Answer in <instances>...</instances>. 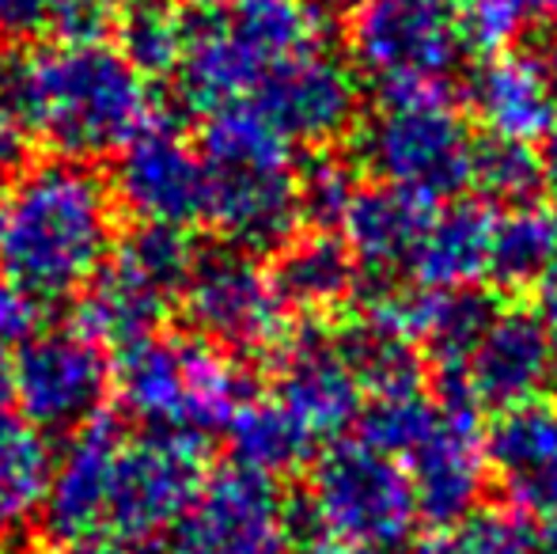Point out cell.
Instances as JSON below:
<instances>
[{
  "mask_svg": "<svg viewBox=\"0 0 557 554\" xmlns=\"http://www.w3.org/2000/svg\"><path fill=\"white\" fill-rule=\"evenodd\" d=\"M459 384L470 392L478 407H516L543 392V384L554 377V331L539 311L512 304V308L493 311L482 338L474 342L467 365L459 372Z\"/></svg>",
  "mask_w": 557,
  "mask_h": 554,
  "instance_id": "cell-15",
  "label": "cell"
},
{
  "mask_svg": "<svg viewBox=\"0 0 557 554\" xmlns=\"http://www.w3.org/2000/svg\"><path fill=\"white\" fill-rule=\"evenodd\" d=\"M485 464L528 517H557V403L528 399L497 410L485 433Z\"/></svg>",
  "mask_w": 557,
  "mask_h": 554,
  "instance_id": "cell-18",
  "label": "cell"
},
{
  "mask_svg": "<svg viewBox=\"0 0 557 554\" xmlns=\"http://www.w3.org/2000/svg\"><path fill=\"white\" fill-rule=\"evenodd\" d=\"M474 137L444 88L391 91L357 130L360 168L421 198H451L474 178Z\"/></svg>",
  "mask_w": 557,
  "mask_h": 554,
  "instance_id": "cell-5",
  "label": "cell"
},
{
  "mask_svg": "<svg viewBox=\"0 0 557 554\" xmlns=\"http://www.w3.org/2000/svg\"><path fill=\"white\" fill-rule=\"evenodd\" d=\"M183 304L194 331L227 354H270L288 338V308L270 270L239 247L198 255L183 285Z\"/></svg>",
  "mask_w": 557,
  "mask_h": 554,
  "instance_id": "cell-9",
  "label": "cell"
},
{
  "mask_svg": "<svg viewBox=\"0 0 557 554\" xmlns=\"http://www.w3.org/2000/svg\"><path fill=\"white\" fill-rule=\"evenodd\" d=\"M117 392L133 418L152 429H224L247 399L235 361L206 338H145L122 349Z\"/></svg>",
  "mask_w": 557,
  "mask_h": 554,
  "instance_id": "cell-6",
  "label": "cell"
},
{
  "mask_svg": "<svg viewBox=\"0 0 557 554\" xmlns=\"http://www.w3.org/2000/svg\"><path fill=\"white\" fill-rule=\"evenodd\" d=\"M554 217H557V213H554Z\"/></svg>",
  "mask_w": 557,
  "mask_h": 554,
  "instance_id": "cell-51",
  "label": "cell"
},
{
  "mask_svg": "<svg viewBox=\"0 0 557 554\" xmlns=\"http://www.w3.org/2000/svg\"><path fill=\"white\" fill-rule=\"evenodd\" d=\"M535 554H557V517L546 520V528L539 532V551Z\"/></svg>",
  "mask_w": 557,
  "mask_h": 554,
  "instance_id": "cell-42",
  "label": "cell"
},
{
  "mask_svg": "<svg viewBox=\"0 0 557 554\" xmlns=\"http://www.w3.org/2000/svg\"><path fill=\"white\" fill-rule=\"evenodd\" d=\"M543 12V0H462L455 12L462 50H474L482 58L508 53L531 35Z\"/></svg>",
  "mask_w": 557,
  "mask_h": 554,
  "instance_id": "cell-33",
  "label": "cell"
},
{
  "mask_svg": "<svg viewBox=\"0 0 557 554\" xmlns=\"http://www.w3.org/2000/svg\"><path fill=\"white\" fill-rule=\"evenodd\" d=\"M543 4H546V12H550L554 20H557V0H543Z\"/></svg>",
  "mask_w": 557,
  "mask_h": 554,
  "instance_id": "cell-47",
  "label": "cell"
},
{
  "mask_svg": "<svg viewBox=\"0 0 557 554\" xmlns=\"http://www.w3.org/2000/svg\"><path fill=\"white\" fill-rule=\"evenodd\" d=\"M53 475L46 433L12 410H0V532H20L42 513Z\"/></svg>",
  "mask_w": 557,
  "mask_h": 554,
  "instance_id": "cell-26",
  "label": "cell"
},
{
  "mask_svg": "<svg viewBox=\"0 0 557 554\" xmlns=\"http://www.w3.org/2000/svg\"><path fill=\"white\" fill-rule=\"evenodd\" d=\"M497 213L485 201H451L436 209L410 274L429 288H474L490 278Z\"/></svg>",
  "mask_w": 557,
  "mask_h": 554,
  "instance_id": "cell-21",
  "label": "cell"
},
{
  "mask_svg": "<svg viewBox=\"0 0 557 554\" xmlns=\"http://www.w3.org/2000/svg\"><path fill=\"white\" fill-rule=\"evenodd\" d=\"M61 0H0V35H35L50 27Z\"/></svg>",
  "mask_w": 557,
  "mask_h": 554,
  "instance_id": "cell-37",
  "label": "cell"
},
{
  "mask_svg": "<svg viewBox=\"0 0 557 554\" xmlns=\"http://www.w3.org/2000/svg\"><path fill=\"white\" fill-rule=\"evenodd\" d=\"M467 103L490 137L539 140L557 122V88L546 61L531 53H493L467 84Z\"/></svg>",
  "mask_w": 557,
  "mask_h": 554,
  "instance_id": "cell-19",
  "label": "cell"
},
{
  "mask_svg": "<svg viewBox=\"0 0 557 554\" xmlns=\"http://www.w3.org/2000/svg\"><path fill=\"white\" fill-rule=\"evenodd\" d=\"M227 448L235 464L265 479L293 475L311 459L315 436L304 429V421L273 395V399H243L227 418Z\"/></svg>",
  "mask_w": 557,
  "mask_h": 554,
  "instance_id": "cell-25",
  "label": "cell"
},
{
  "mask_svg": "<svg viewBox=\"0 0 557 554\" xmlns=\"http://www.w3.org/2000/svg\"><path fill=\"white\" fill-rule=\"evenodd\" d=\"M209 168L206 217L239 251H281L300 224L293 140L250 103L209 114L201 134Z\"/></svg>",
  "mask_w": 557,
  "mask_h": 554,
  "instance_id": "cell-3",
  "label": "cell"
},
{
  "mask_svg": "<svg viewBox=\"0 0 557 554\" xmlns=\"http://www.w3.org/2000/svg\"><path fill=\"white\" fill-rule=\"evenodd\" d=\"M38 323V300L30 293H23L15 281L0 278V346H15L27 342L35 334Z\"/></svg>",
  "mask_w": 557,
  "mask_h": 554,
  "instance_id": "cell-36",
  "label": "cell"
},
{
  "mask_svg": "<svg viewBox=\"0 0 557 554\" xmlns=\"http://www.w3.org/2000/svg\"><path fill=\"white\" fill-rule=\"evenodd\" d=\"M296 190H300V221L315 224V232H331L342 229L360 186L352 183V168L345 160L315 156L308 168L296 171Z\"/></svg>",
  "mask_w": 557,
  "mask_h": 554,
  "instance_id": "cell-35",
  "label": "cell"
},
{
  "mask_svg": "<svg viewBox=\"0 0 557 554\" xmlns=\"http://www.w3.org/2000/svg\"><path fill=\"white\" fill-rule=\"evenodd\" d=\"M88 4H96L99 12H107V15H111L114 8H125V4H129V0H88Z\"/></svg>",
  "mask_w": 557,
  "mask_h": 554,
  "instance_id": "cell-44",
  "label": "cell"
},
{
  "mask_svg": "<svg viewBox=\"0 0 557 554\" xmlns=\"http://www.w3.org/2000/svg\"><path fill=\"white\" fill-rule=\"evenodd\" d=\"M111 239V183L84 160H46L23 171L8 194L0 267L38 304L65 300L99 274Z\"/></svg>",
  "mask_w": 557,
  "mask_h": 554,
  "instance_id": "cell-2",
  "label": "cell"
},
{
  "mask_svg": "<svg viewBox=\"0 0 557 554\" xmlns=\"http://www.w3.org/2000/svg\"><path fill=\"white\" fill-rule=\"evenodd\" d=\"M539 532L520 509H470L425 547V554H535Z\"/></svg>",
  "mask_w": 557,
  "mask_h": 554,
  "instance_id": "cell-31",
  "label": "cell"
},
{
  "mask_svg": "<svg viewBox=\"0 0 557 554\" xmlns=\"http://www.w3.org/2000/svg\"><path fill=\"white\" fill-rule=\"evenodd\" d=\"M433 418H436V399H429L425 392L372 395V403L360 407L357 426L364 444L403 459L421 441V433L433 426Z\"/></svg>",
  "mask_w": 557,
  "mask_h": 554,
  "instance_id": "cell-34",
  "label": "cell"
},
{
  "mask_svg": "<svg viewBox=\"0 0 557 554\" xmlns=\"http://www.w3.org/2000/svg\"><path fill=\"white\" fill-rule=\"evenodd\" d=\"M232 38L270 73L285 58L319 50L326 20L311 0H221L216 4Z\"/></svg>",
  "mask_w": 557,
  "mask_h": 554,
  "instance_id": "cell-24",
  "label": "cell"
},
{
  "mask_svg": "<svg viewBox=\"0 0 557 554\" xmlns=\"http://www.w3.org/2000/svg\"><path fill=\"white\" fill-rule=\"evenodd\" d=\"M8 399H12V357L0 346V410H4Z\"/></svg>",
  "mask_w": 557,
  "mask_h": 554,
  "instance_id": "cell-40",
  "label": "cell"
},
{
  "mask_svg": "<svg viewBox=\"0 0 557 554\" xmlns=\"http://www.w3.org/2000/svg\"><path fill=\"white\" fill-rule=\"evenodd\" d=\"M403 459L425 520L447 528L478 509L485 487V436L478 426V403L467 395H436L433 426Z\"/></svg>",
  "mask_w": 557,
  "mask_h": 554,
  "instance_id": "cell-12",
  "label": "cell"
},
{
  "mask_svg": "<svg viewBox=\"0 0 557 554\" xmlns=\"http://www.w3.org/2000/svg\"><path fill=\"white\" fill-rule=\"evenodd\" d=\"M270 278L285 308L308 311V316L342 308L360 288L357 259L345 239H334L331 232H311L300 239L293 236L277 251Z\"/></svg>",
  "mask_w": 557,
  "mask_h": 554,
  "instance_id": "cell-23",
  "label": "cell"
},
{
  "mask_svg": "<svg viewBox=\"0 0 557 554\" xmlns=\"http://www.w3.org/2000/svg\"><path fill=\"white\" fill-rule=\"evenodd\" d=\"M418 517L406 467L364 441H334L293 509L296 540L315 535L323 547H398Z\"/></svg>",
  "mask_w": 557,
  "mask_h": 554,
  "instance_id": "cell-4",
  "label": "cell"
},
{
  "mask_svg": "<svg viewBox=\"0 0 557 554\" xmlns=\"http://www.w3.org/2000/svg\"><path fill=\"white\" fill-rule=\"evenodd\" d=\"M0 84L20 126L69 160L117 152L148 126V76L103 38L30 46L8 61Z\"/></svg>",
  "mask_w": 557,
  "mask_h": 554,
  "instance_id": "cell-1",
  "label": "cell"
},
{
  "mask_svg": "<svg viewBox=\"0 0 557 554\" xmlns=\"http://www.w3.org/2000/svg\"><path fill=\"white\" fill-rule=\"evenodd\" d=\"M114 190L140 221L190 229L206 217L209 201L206 156L194 152V145L171 122H148L117 156Z\"/></svg>",
  "mask_w": 557,
  "mask_h": 554,
  "instance_id": "cell-13",
  "label": "cell"
},
{
  "mask_svg": "<svg viewBox=\"0 0 557 554\" xmlns=\"http://www.w3.org/2000/svg\"><path fill=\"white\" fill-rule=\"evenodd\" d=\"M543 163H546V178H554V183H557V122L550 126V134H546V156H543Z\"/></svg>",
  "mask_w": 557,
  "mask_h": 554,
  "instance_id": "cell-41",
  "label": "cell"
},
{
  "mask_svg": "<svg viewBox=\"0 0 557 554\" xmlns=\"http://www.w3.org/2000/svg\"><path fill=\"white\" fill-rule=\"evenodd\" d=\"M114 262H122V267L133 270L140 281L160 288L163 296H175V293H183L186 278H190L194 262H198V247H194L190 229L140 221V229H133L129 236L117 244Z\"/></svg>",
  "mask_w": 557,
  "mask_h": 554,
  "instance_id": "cell-30",
  "label": "cell"
},
{
  "mask_svg": "<svg viewBox=\"0 0 557 554\" xmlns=\"http://www.w3.org/2000/svg\"><path fill=\"white\" fill-rule=\"evenodd\" d=\"M485 198L505 206H531L546 183V163L528 140L490 137L474 148V178Z\"/></svg>",
  "mask_w": 557,
  "mask_h": 554,
  "instance_id": "cell-32",
  "label": "cell"
},
{
  "mask_svg": "<svg viewBox=\"0 0 557 554\" xmlns=\"http://www.w3.org/2000/svg\"><path fill=\"white\" fill-rule=\"evenodd\" d=\"M243 103L262 111L293 145H326L357 119V76L319 46L273 65Z\"/></svg>",
  "mask_w": 557,
  "mask_h": 554,
  "instance_id": "cell-14",
  "label": "cell"
},
{
  "mask_svg": "<svg viewBox=\"0 0 557 554\" xmlns=\"http://www.w3.org/2000/svg\"><path fill=\"white\" fill-rule=\"evenodd\" d=\"M69 554H145L137 543L114 540V535H96V540H84L76 547H69Z\"/></svg>",
  "mask_w": 557,
  "mask_h": 554,
  "instance_id": "cell-39",
  "label": "cell"
},
{
  "mask_svg": "<svg viewBox=\"0 0 557 554\" xmlns=\"http://www.w3.org/2000/svg\"><path fill=\"white\" fill-rule=\"evenodd\" d=\"M554 331V377H557V327H550Z\"/></svg>",
  "mask_w": 557,
  "mask_h": 554,
  "instance_id": "cell-48",
  "label": "cell"
},
{
  "mask_svg": "<svg viewBox=\"0 0 557 554\" xmlns=\"http://www.w3.org/2000/svg\"><path fill=\"white\" fill-rule=\"evenodd\" d=\"M190 12H198V8H213V4H221V0H183Z\"/></svg>",
  "mask_w": 557,
  "mask_h": 554,
  "instance_id": "cell-45",
  "label": "cell"
},
{
  "mask_svg": "<svg viewBox=\"0 0 557 554\" xmlns=\"http://www.w3.org/2000/svg\"><path fill=\"white\" fill-rule=\"evenodd\" d=\"M111 387L103 346L81 331L30 334L12 357V399L42 433H76L99 418Z\"/></svg>",
  "mask_w": 557,
  "mask_h": 554,
  "instance_id": "cell-11",
  "label": "cell"
},
{
  "mask_svg": "<svg viewBox=\"0 0 557 554\" xmlns=\"http://www.w3.org/2000/svg\"><path fill=\"white\" fill-rule=\"evenodd\" d=\"M293 509L273 479L232 464L201 482L163 554H293Z\"/></svg>",
  "mask_w": 557,
  "mask_h": 554,
  "instance_id": "cell-10",
  "label": "cell"
},
{
  "mask_svg": "<svg viewBox=\"0 0 557 554\" xmlns=\"http://www.w3.org/2000/svg\"><path fill=\"white\" fill-rule=\"evenodd\" d=\"M337 342H342L345 357H349L364 392L372 395L421 392L425 365H421V349H413L410 338H398V334H387L360 319L352 331L337 334Z\"/></svg>",
  "mask_w": 557,
  "mask_h": 554,
  "instance_id": "cell-28",
  "label": "cell"
},
{
  "mask_svg": "<svg viewBox=\"0 0 557 554\" xmlns=\"http://www.w3.org/2000/svg\"><path fill=\"white\" fill-rule=\"evenodd\" d=\"M168 300L160 288L140 281L122 262H103L99 274L81 288V304H76V327L84 338L96 346L129 349L137 342L152 338L156 327L163 323Z\"/></svg>",
  "mask_w": 557,
  "mask_h": 554,
  "instance_id": "cell-22",
  "label": "cell"
},
{
  "mask_svg": "<svg viewBox=\"0 0 557 554\" xmlns=\"http://www.w3.org/2000/svg\"><path fill=\"white\" fill-rule=\"evenodd\" d=\"M23 148H27V130H23L20 119L0 103V171L15 168V163L23 160Z\"/></svg>",
  "mask_w": 557,
  "mask_h": 554,
  "instance_id": "cell-38",
  "label": "cell"
},
{
  "mask_svg": "<svg viewBox=\"0 0 557 554\" xmlns=\"http://www.w3.org/2000/svg\"><path fill=\"white\" fill-rule=\"evenodd\" d=\"M349 58L383 96L444 88L462 38L447 0H360L349 20Z\"/></svg>",
  "mask_w": 557,
  "mask_h": 554,
  "instance_id": "cell-7",
  "label": "cell"
},
{
  "mask_svg": "<svg viewBox=\"0 0 557 554\" xmlns=\"http://www.w3.org/2000/svg\"><path fill=\"white\" fill-rule=\"evenodd\" d=\"M557 259V217L543 206H512L497 213L490 278L505 288H528L546 278Z\"/></svg>",
  "mask_w": 557,
  "mask_h": 554,
  "instance_id": "cell-27",
  "label": "cell"
},
{
  "mask_svg": "<svg viewBox=\"0 0 557 554\" xmlns=\"http://www.w3.org/2000/svg\"><path fill=\"white\" fill-rule=\"evenodd\" d=\"M546 69H550V81H554V88H557V53L550 61H546Z\"/></svg>",
  "mask_w": 557,
  "mask_h": 554,
  "instance_id": "cell-46",
  "label": "cell"
},
{
  "mask_svg": "<svg viewBox=\"0 0 557 554\" xmlns=\"http://www.w3.org/2000/svg\"><path fill=\"white\" fill-rule=\"evenodd\" d=\"M122 441V426L107 415L76 429L61 459H53L50 490H46L42 513H38L46 540L76 547V543L103 535L99 528H103L107 490H111L114 456Z\"/></svg>",
  "mask_w": 557,
  "mask_h": 554,
  "instance_id": "cell-16",
  "label": "cell"
},
{
  "mask_svg": "<svg viewBox=\"0 0 557 554\" xmlns=\"http://www.w3.org/2000/svg\"><path fill=\"white\" fill-rule=\"evenodd\" d=\"M0 229H4V206H0Z\"/></svg>",
  "mask_w": 557,
  "mask_h": 554,
  "instance_id": "cell-50",
  "label": "cell"
},
{
  "mask_svg": "<svg viewBox=\"0 0 557 554\" xmlns=\"http://www.w3.org/2000/svg\"><path fill=\"white\" fill-rule=\"evenodd\" d=\"M186 42V20L168 0H129L117 20V50L140 76L175 73Z\"/></svg>",
  "mask_w": 557,
  "mask_h": 554,
  "instance_id": "cell-29",
  "label": "cell"
},
{
  "mask_svg": "<svg viewBox=\"0 0 557 554\" xmlns=\"http://www.w3.org/2000/svg\"><path fill=\"white\" fill-rule=\"evenodd\" d=\"M433 201L403 190V186H364V190H357L342 221L345 247L352 251L357 267L372 278L403 274L418 259V247L433 224Z\"/></svg>",
  "mask_w": 557,
  "mask_h": 554,
  "instance_id": "cell-20",
  "label": "cell"
},
{
  "mask_svg": "<svg viewBox=\"0 0 557 554\" xmlns=\"http://www.w3.org/2000/svg\"><path fill=\"white\" fill-rule=\"evenodd\" d=\"M334 4H360V0H334Z\"/></svg>",
  "mask_w": 557,
  "mask_h": 554,
  "instance_id": "cell-49",
  "label": "cell"
},
{
  "mask_svg": "<svg viewBox=\"0 0 557 554\" xmlns=\"http://www.w3.org/2000/svg\"><path fill=\"white\" fill-rule=\"evenodd\" d=\"M206 482V441L186 429H152L114 456L103 528L114 540L145 543L186 517Z\"/></svg>",
  "mask_w": 557,
  "mask_h": 554,
  "instance_id": "cell-8",
  "label": "cell"
},
{
  "mask_svg": "<svg viewBox=\"0 0 557 554\" xmlns=\"http://www.w3.org/2000/svg\"><path fill=\"white\" fill-rule=\"evenodd\" d=\"M273 395L304 421L311 436H337L364 407V387L342 342L323 331H304L281 342Z\"/></svg>",
  "mask_w": 557,
  "mask_h": 554,
  "instance_id": "cell-17",
  "label": "cell"
},
{
  "mask_svg": "<svg viewBox=\"0 0 557 554\" xmlns=\"http://www.w3.org/2000/svg\"><path fill=\"white\" fill-rule=\"evenodd\" d=\"M326 554H398L395 547H331Z\"/></svg>",
  "mask_w": 557,
  "mask_h": 554,
  "instance_id": "cell-43",
  "label": "cell"
}]
</instances>
